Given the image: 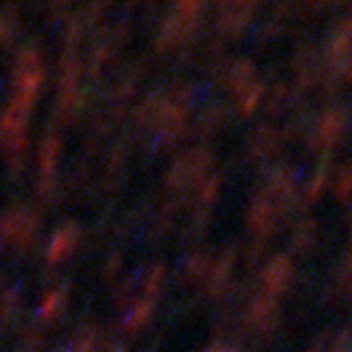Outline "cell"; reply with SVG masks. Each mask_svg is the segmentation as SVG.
I'll return each mask as SVG.
<instances>
[{"label": "cell", "instance_id": "obj_2", "mask_svg": "<svg viewBox=\"0 0 352 352\" xmlns=\"http://www.w3.org/2000/svg\"><path fill=\"white\" fill-rule=\"evenodd\" d=\"M210 164V157L208 152H188L184 157L176 160V164L171 166L169 171V186L176 188V191H182V188H188L193 184H201L204 182V174Z\"/></svg>", "mask_w": 352, "mask_h": 352}, {"label": "cell", "instance_id": "obj_13", "mask_svg": "<svg viewBox=\"0 0 352 352\" xmlns=\"http://www.w3.org/2000/svg\"><path fill=\"white\" fill-rule=\"evenodd\" d=\"M314 242H316V223H301L296 235H294V248L298 252H308V250L314 248Z\"/></svg>", "mask_w": 352, "mask_h": 352}, {"label": "cell", "instance_id": "obj_14", "mask_svg": "<svg viewBox=\"0 0 352 352\" xmlns=\"http://www.w3.org/2000/svg\"><path fill=\"white\" fill-rule=\"evenodd\" d=\"M333 191H336L338 198L352 196V164H345L338 169L336 182H333Z\"/></svg>", "mask_w": 352, "mask_h": 352}, {"label": "cell", "instance_id": "obj_4", "mask_svg": "<svg viewBox=\"0 0 352 352\" xmlns=\"http://www.w3.org/2000/svg\"><path fill=\"white\" fill-rule=\"evenodd\" d=\"M284 210H286L284 206L276 204L274 198L267 196V193L262 191L259 196H254L252 206H250L248 223L257 235H270L272 230H276L279 218L284 215Z\"/></svg>", "mask_w": 352, "mask_h": 352}, {"label": "cell", "instance_id": "obj_12", "mask_svg": "<svg viewBox=\"0 0 352 352\" xmlns=\"http://www.w3.org/2000/svg\"><path fill=\"white\" fill-rule=\"evenodd\" d=\"M210 264H213V254L208 252H193L191 257H186L184 262V279L188 281H204L208 279Z\"/></svg>", "mask_w": 352, "mask_h": 352}, {"label": "cell", "instance_id": "obj_6", "mask_svg": "<svg viewBox=\"0 0 352 352\" xmlns=\"http://www.w3.org/2000/svg\"><path fill=\"white\" fill-rule=\"evenodd\" d=\"M78 242H81V230L74 223H66L64 228H59L54 232V237L47 245V262L50 264L66 262L78 250Z\"/></svg>", "mask_w": 352, "mask_h": 352}, {"label": "cell", "instance_id": "obj_8", "mask_svg": "<svg viewBox=\"0 0 352 352\" xmlns=\"http://www.w3.org/2000/svg\"><path fill=\"white\" fill-rule=\"evenodd\" d=\"M152 314H154V301H147L142 296L132 298L127 303L125 314H122V330L125 333H140L152 320Z\"/></svg>", "mask_w": 352, "mask_h": 352}, {"label": "cell", "instance_id": "obj_18", "mask_svg": "<svg viewBox=\"0 0 352 352\" xmlns=\"http://www.w3.org/2000/svg\"><path fill=\"white\" fill-rule=\"evenodd\" d=\"M198 6H201V0H179V8H182L184 12H193Z\"/></svg>", "mask_w": 352, "mask_h": 352}, {"label": "cell", "instance_id": "obj_10", "mask_svg": "<svg viewBox=\"0 0 352 352\" xmlns=\"http://www.w3.org/2000/svg\"><path fill=\"white\" fill-rule=\"evenodd\" d=\"M103 347V338H100V330L96 325H86L76 333V336L69 340V345L61 352H100Z\"/></svg>", "mask_w": 352, "mask_h": 352}, {"label": "cell", "instance_id": "obj_3", "mask_svg": "<svg viewBox=\"0 0 352 352\" xmlns=\"http://www.w3.org/2000/svg\"><path fill=\"white\" fill-rule=\"evenodd\" d=\"M294 274H296V270H294L292 257L276 254L262 270V294H267L272 298H279L281 294H286L292 289Z\"/></svg>", "mask_w": 352, "mask_h": 352}, {"label": "cell", "instance_id": "obj_15", "mask_svg": "<svg viewBox=\"0 0 352 352\" xmlns=\"http://www.w3.org/2000/svg\"><path fill=\"white\" fill-rule=\"evenodd\" d=\"M42 333L39 330H28L25 336L20 338V352H42Z\"/></svg>", "mask_w": 352, "mask_h": 352}, {"label": "cell", "instance_id": "obj_5", "mask_svg": "<svg viewBox=\"0 0 352 352\" xmlns=\"http://www.w3.org/2000/svg\"><path fill=\"white\" fill-rule=\"evenodd\" d=\"M276 316H279L276 298L259 292L257 296L250 301L248 311H245V323H248V328H252L254 333H270L276 323Z\"/></svg>", "mask_w": 352, "mask_h": 352}, {"label": "cell", "instance_id": "obj_1", "mask_svg": "<svg viewBox=\"0 0 352 352\" xmlns=\"http://www.w3.org/2000/svg\"><path fill=\"white\" fill-rule=\"evenodd\" d=\"M39 230V218L32 210H10L0 218V248L28 250Z\"/></svg>", "mask_w": 352, "mask_h": 352}, {"label": "cell", "instance_id": "obj_9", "mask_svg": "<svg viewBox=\"0 0 352 352\" xmlns=\"http://www.w3.org/2000/svg\"><path fill=\"white\" fill-rule=\"evenodd\" d=\"M342 130H345V118L340 113H328L318 120L316 127V144L320 147H328V144H336L340 140Z\"/></svg>", "mask_w": 352, "mask_h": 352}, {"label": "cell", "instance_id": "obj_11", "mask_svg": "<svg viewBox=\"0 0 352 352\" xmlns=\"http://www.w3.org/2000/svg\"><path fill=\"white\" fill-rule=\"evenodd\" d=\"M59 154H61V140L54 138V135L39 144V171L44 174V179H52L56 164H59Z\"/></svg>", "mask_w": 352, "mask_h": 352}, {"label": "cell", "instance_id": "obj_20", "mask_svg": "<svg viewBox=\"0 0 352 352\" xmlns=\"http://www.w3.org/2000/svg\"><path fill=\"white\" fill-rule=\"evenodd\" d=\"M206 352H235V350H230V347H223V345H215V347H210V350H206Z\"/></svg>", "mask_w": 352, "mask_h": 352}, {"label": "cell", "instance_id": "obj_7", "mask_svg": "<svg viewBox=\"0 0 352 352\" xmlns=\"http://www.w3.org/2000/svg\"><path fill=\"white\" fill-rule=\"evenodd\" d=\"M66 306H69V292H66V286H52L50 292L44 294L42 301H39L37 308V316H39V323H56V320L64 316Z\"/></svg>", "mask_w": 352, "mask_h": 352}, {"label": "cell", "instance_id": "obj_17", "mask_svg": "<svg viewBox=\"0 0 352 352\" xmlns=\"http://www.w3.org/2000/svg\"><path fill=\"white\" fill-rule=\"evenodd\" d=\"M325 184H328V176H325L323 171H320V174H316L314 182L308 184V188H306L308 201H318V198L323 196V191H325Z\"/></svg>", "mask_w": 352, "mask_h": 352}, {"label": "cell", "instance_id": "obj_16", "mask_svg": "<svg viewBox=\"0 0 352 352\" xmlns=\"http://www.w3.org/2000/svg\"><path fill=\"white\" fill-rule=\"evenodd\" d=\"M276 149V138L272 132H262L259 138H254V144H252V154H270Z\"/></svg>", "mask_w": 352, "mask_h": 352}, {"label": "cell", "instance_id": "obj_19", "mask_svg": "<svg viewBox=\"0 0 352 352\" xmlns=\"http://www.w3.org/2000/svg\"><path fill=\"white\" fill-rule=\"evenodd\" d=\"M100 352H127V350L120 345V342H108V345L100 347Z\"/></svg>", "mask_w": 352, "mask_h": 352}]
</instances>
